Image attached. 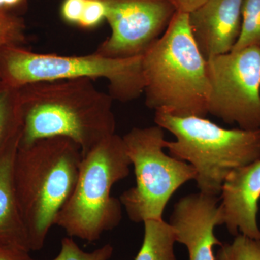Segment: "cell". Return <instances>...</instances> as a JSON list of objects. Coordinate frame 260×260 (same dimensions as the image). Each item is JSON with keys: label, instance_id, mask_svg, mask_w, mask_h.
<instances>
[{"label": "cell", "instance_id": "cb8c5ba5", "mask_svg": "<svg viewBox=\"0 0 260 260\" xmlns=\"http://www.w3.org/2000/svg\"><path fill=\"white\" fill-rule=\"evenodd\" d=\"M23 0H4L5 10H8L9 8H13L17 5L21 4Z\"/></svg>", "mask_w": 260, "mask_h": 260}, {"label": "cell", "instance_id": "ffe728a7", "mask_svg": "<svg viewBox=\"0 0 260 260\" xmlns=\"http://www.w3.org/2000/svg\"><path fill=\"white\" fill-rule=\"evenodd\" d=\"M105 7L101 0H85L78 25L84 28H94L105 20Z\"/></svg>", "mask_w": 260, "mask_h": 260}, {"label": "cell", "instance_id": "603a6c76", "mask_svg": "<svg viewBox=\"0 0 260 260\" xmlns=\"http://www.w3.org/2000/svg\"><path fill=\"white\" fill-rule=\"evenodd\" d=\"M177 12L190 13L204 4L207 0H172Z\"/></svg>", "mask_w": 260, "mask_h": 260}, {"label": "cell", "instance_id": "ac0fdd59", "mask_svg": "<svg viewBox=\"0 0 260 260\" xmlns=\"http://www.w3.org/2000/svg\"><path fill=\"white\" fill-rule=\"evenodd\" d=\"M113 251V246L107 244L91 252H86L79 247L73 238L65 237L61 240L59 254L51 260H109Z\"/></svg>", "mask_w": 260, "mask_h": 260}, {"label": "cell", "instance_id": "7c38bea8", "mask_svg": "<svg viewBox=\"0 0 260 260\" xmlns=\"http://www.w3.org/2000/svg\"><path fill=\"white\" fill-rule=\"evenodd\" d=\"M219 197L223 225L229 232L234 237L242 234L260 240V159L233 171L224 181Z\"/></svg>", "mask_w": 260, "mask_h": 260}, {"label": "cell", "instance_id": "ba28073f", "mask_svg": "<svg viewBox=\"0 0 260 260\" xmlns=\"http://www.w3.org/2000/svg\"><path fill=\"white\" fill-rule=\"evenodd\" d=\"M208 112L240 129H260V49L232 51L207 60Z\"/></svg>", "mask_w": 260, "mask_h": 260}, {"label": "cell", "instance_id": "4fadbf2b", "mask_svg": "<svg viewBox=\"0 0 260 260\" xmlns=\"http://www.w3.org/2000/svg\"><path fill=\"white\" fill-rule=\"evenodd\" d=\"M20 139L12 143L0 154V244L20 246L30 251L13 180L15 159Z\"/></svg>", "mask_w": 260, "mask_h": 260}, {"label": "cell", "instance_id": "9c48e42d", "mask_svg": "<svg viewBox=\"0 0 260 260\" xmlns=\"http://www.w3.org/2000/svg\"><path fill=\"white\" fill-rule=\"evenodd\" d=\"M111 34L94 52L113 58L142 56L167 30L177 10L172 0H101Z\"/></svg>", "mask_w": 260, "mask_h": 260}, {"label": "cell", "instance_id": "8992f818", "mask_svg": "<svg viewBox=\"0 0 260 260\" xmlns=\"http://www.w3.org/2000/svg\"><path fill=\"white\" fill-rule=\"evenodd\" d=\"M80 78L107 80L109 95L118 102H132L144 92L142 56H64L34 52L20 45L8 46L0 53V81L12 88Z\"/></svg>", "mask_w": 260, "mask_h": 260}, {"label": "cell", "instance_id": "e0dca14e", "mask_svg": "<svg viewBox=\"0 0 260 260\" xmlns=\"http://www.w3.org/2000/svg\"><path fill=\"white\" fill-rule=\"evenodd\" d=\"M220 246L215 260H260V240L242 234L236 236L232 242Z\"/></svg>", "mask_w": 260, "mask_h": 260}, {"label": "cell", "instance_id": "d6986e66", "mask_svg": "<svg viewBox=\"0 0 260 260\" xmlns=\"http://www.w3.org/2000/svg\"><path fill=\"white\" fill-rule=\"evenodd\" d=\"M25 41V25L18 17L0 10V53L8 46L20 45Z\"/></svg>", "mask_w": 260, "mask_h": 260}, {"label": "cell", "instance_id": "44dd1931", "mask_svg": "<svg viewBox=\"0 0 260 260\" xmlns=\"http://www.w3.org/2000/svg\"><path fill=\"white\" fill-rule=\"evenodd\" d=\"M85 0H64L61 13L63 19L68 23L78 25L83 13Z\"/></svg>", "mask_w": 260, "mask_h": 260}, {"label": "cell", "instance_id": "8fae6325", "mask_svg": "<svg viewBox=\"0 0 260 260\" xmlns=\"http://www.w3.org/2000/svg\"><path fill=\"white\" fill-rule=\"evenodd\" d=\"M242 0H207L188 14L191 35L206 60L231 52L240 35Z\"/></svg>", "mask_w": 260, "mask_h": 260}, {"label": "cell", "instance_id": "2e32d148", "mask_svg": "<svg viewBox=\"0 0 260 260\" xmlns=\"http://www.w3.org/2000/svg\"><path fill=\"white\" fill-rule=\"evenodd\" d=\"M248 47L260 49V0H242V28L232 51Z\"/></svg>", "mask_w": 260, "mask_h": 260}, {"label": "cell", "instance_id": "5bb4252c", "mask_svg": "<svg viewBox=\"0 0 260 260\" xmlns=\"http://www.w3.org/2000/svg\"><path fill=\"white\" fill-rule=\"evenodd\" d=\"M143 244L135 260H177L174 253L176 239L170 224L162 220L144 223Z\"/></svg>", "mask_w": 260, "mask_h": 260}, {"label": "cell", "instance_id": "5b68a950", "mask_svg": "<svg viewBox=\"0 0 260 260\" xmlns=\"http://www.w3.org/2000/svg\"><path fill=\"white\" fill-rule=\"evenodd\" d=\"M131 162L123 138L114 134L83 155L71 196L55 225L70 237L92 242L115 229L122 219V205L113 186L129 176Z\"/></svg>", "mask_w": 260, "mask_h": 260}, {"label": "cell", "instance_id": "3957f363", "mask_svg": "<svg viewBox=\"0 0 260 260\" xmlns=\"http://www.w3.org/2000/svg\"><path fill=\"white\" fill-rule=\"evenodd\" d=\"M145 105L179 117L208 115L207 60L195 43L187 13L176 12L169 26L142 55Z\"/></svg>", "mask_w": 260, "mask_h": 260}, {"label": "cell", "instance_id": "9a60e30c", "mask_svg": "<svg viewBox=\"0 0 260 260\" xmlns=\"http://www.w3.org/2000/svg\"><path fill=\"white\" fill-rule=\"evenodd\" d=\"M23 116L18 88L0 81V154L21 138Z\"/></svg>", "mask_w": 260, "mask_h": 260}, {"label": "cell", "instance_id": "6da1fadb", "mask_svg": "<svg viewBox=\"0 0 260 260\" xmlns=\"http://www.w3.org/2000/svg\"><path fill=\"white\" fill-rule=\"evenodd\" d=\"M18 90L23 116L20 145L63 137L76 143L85 155L116 134L114 99L92 80L38 82Z\"/></svg>", "mask_w": 260, "mask_h": 260}, {"label": "cell", "instance_id": "7a4b0ae2", "mask_svg": "<svg viewBox=\"0 0 260 260\" xmlns=\"http://www.w3.org/2000/svg\"><path fill=\"white\" fill-rule=\"evenodd\" d=\"M83 153L73 140L51 137L19 145L13 180L30 251L42 249L74 190Z\"/></svg>", "mask_w": 260, "mask_h": 260}, {"label": "cell", "instance_id": "30bf717a", "mask_svg": "<svg viewBox=\"0 0 260 260\" xmlns=\"http://www.w3.org/2000/svg\"><path fill=\"white\" fill-rule=\"evenodd\" d=\"M218 196L199 191L178 200L169 224L176 242L186 246L189 260H215L213 249L223 244L215 235V227L223 225Z\"/></svg>", "mask_w": 260, "mask_h": 260}, {"label": "cell", "instance_id": "52a82bcc", "mask_svg": "<svg viewBox=\"0 0 260 260\" xmlns=\"http://www.w3.org/2000/svg\"><path fill=\"white\" fill-rule=\"evenodd\" d=\"M122 138L136 184L120 195L121 205L135 223L162 220L172 195L194 180L196 172L188 162L165 153L164 129L156 124L133 128Z\"/></svg>", "mask_w": 260, "mask_h": 260}, {"label": "cell", "instance_id": "277c9868", "mask_svg": "<svg viewBox=\"0 0 260 260\" xmlns=\"http://www.w3.org/2000/svg\"><path fill=\"white\" fill-rule=\"evenodd\" d=\"M155 124L175 137L166 142L170 155L190 164L200 192L220 196L228 176L260 159V129H225L201 116L155 112Z\"/></svg>", "mask_w": 260, "mask_h": 260}, {"label": "cell", "instance_id": "7402d4cb", "mask_svg": "<svg viewBox=\"0 0 260 260\" xmlns=\"http://www.w3.org/2000/svg\"><path fill=\"white\" fill-rule=\"evenodd\" d=\"M0 260H32L30 251L20 246L0 244Z\"/></svg>", "mask_w": 260, "mask_h": 260}]
</instances>
